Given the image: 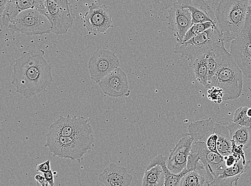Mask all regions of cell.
I'll return each instance as SVG.
<instances>
[{
	"label": "cell",
	"instance_id": "obj_1",
	"mask_svg": "<svg viewBox=\"0 0 251 186\" xmlns=\"http://www.w3.org/2000/svg\"><path fill=\"white\" fill-rule=\"evenodd\" d=\"M13 70L16 92L26 98L45 92L53 81L50 66L38 52H23Z\"/></svg>",
	"mask_w": 251,
	"mask_h": 186
},
{
	"label": "cell",
	"instance_id": "obj_2",
	"mask_svg": "<svg viewBox=\"0 0 251 186\" xmlns=\"http://www.w3.org/2000/svg\"><path fill=\"white\" fill-rule=\"evenodd\" d=\"M217 63V71L210 82L209 89L217 86L224 92V101L235 100L243 91V73L225 45L212 50Z\"/></svg>",
	"mask_w": 251,
	"mask_h": 186
},
{
	"label": "cell",
	"instance_id": "obj_3",
	"mask_svg": "<svg viewBox=\"0 0 251 186\" xmlns=\"http://www.w3.org/2000/svg\"><path fill=\"white\" fill-rule=\"evenodd\" d=\"M249 0H220L215 16L224 42L235 39L246 22Z\"/></svg>",
	"mask_w": 251,
	"mask_h": 186
},
{
	"label": "cell",
	"instance_id": "obj_4",
	"mask_svg": "<svg viewBox=\"0 0 251 186\" xmlns=\"http://www.w3.org/2000/svg\"><path fill=\"white\" fill-rule=\"evenodd\" d=\"M94 144V136H64L49 131L45 147L54 157L80 161Z\"/></svg>",
	"mask_w": 251,
	"mask_h": 186
},
{
	"label": "cell",
	"instance_id": "obj_5",
	"mask_svg": "<svg viewBox=\"0 0 251 186\" xmlns=\"http://www.w3.org/2000/svg\"><path fill=\"white\" fill-rule=\"evenodd\" d=\"M225 42L219 25L207 29L202 33L183 43H177L174 53L185 56L191 63L198 57L208 53Z\"/></svg>",
	"mask_w": 251,
	"mask_h": 186
},
{
	"label": "cell",
	"instance_id": "obj_6",
	"mask_svg": "<svg viewBox=\"0 0 251 186\" xmlns=\"http://www.w3.org/2000/svg\"><path fill=\"white\" fill-rule=\"evenodd\" d=\"M8 27L11 33L36 36L51 33V25L40 10L30 9L22 11Z\"/></svg>",
	"mask_w": 251,
	"mask_h": 186
},
{
	"label": "cell",
	"instance_id": "obj_7",
	"mask_svg": "<svg viewBox=\"0 0 251 186\" xmlns=\"http://www.w3.org/2000/svg\"><path fill=\"white\" fill-rule=\"evenodd\" d=\"M230 54L245 76L251 79V7L249 6L242 31L231 42Z\"/></svg>",
	"mask_w": 251,
	"mask_h": 186
},
{
	"label": "cell",
	"instance_id": "obj_8",
	"mask_svg": "<svg viewBox=\"0 0 251 186\" xmlns=\"http://www.w3.org/2000/svg\"><path fill=\"white\" fill-rule=\"evenodd\" d=\"M40 11L51 23V33L65 34L73 26L75 15L69 0H46V7Z\"/></svg>",
	"mask_w": 251,
	"mask_h": 186
},
{
	"label": "cell",
	"instance_id": "obj_9",
	"mask_svg": "<svg viewBox=\"0 0 251 186\" xmlns=\"http://www.w3.org/2000/svg\"><path fill=\"white\" fill-rule=\"evenodd\" d=\"M49 131L64 136H92L94 132L88 120L80 116H60L50 127Z\"/></svg>",
	"mask_w": 251,
	"mask_h": 186
},
{
	"label": "cell",
	"instance_id": "obj_10",
	"mask_svg": "<svg viewBox=\"0 0 251 186\" xmlns=\"http://www.w3.org/2000/svg\"><path fill=\"white\" fill-rule=\"evenodd\" d=\"M199 160L209 167L215 179L221 175L226 167L223 155L219 152L209 150L205 142L194 141L188 161L191 163L197 164Z\"/></svg>",
	"mask_w": 251,
	"mask_h": 186
},
{
	"label": "cell",
	"instance_id": "obj_11",
	"mask_svg": "<svg viewBox=\"0 0 251 186\" xmlns=\"http://www.w3.org/2000/svg\"><path fill=\"white\" fill-rule=\"evenodd\" d=\"M120 66V61L114 52L98 50L91 55L89 62L91 79L98 83L110 73Z\"/></svg>",
	"mask_w": 251,
	"mask_h": 186
},
{
	"label": "cell",
	"instance_id": "obj_12",
	"mask_svg": "<svg viewBox=\"0 0 251 186\" xmlns=\"http://www.w3.org/2000/svg\"><path fill=\"white\" fill-rule=\"evenodd\" d=\"M84 27L90 34L95 36L113 27L112 16L106 5L92 3L85 14Z\"/></svg>",
	"mask_w": 251,
	"mask_h": 186
},
{
	"label": "cell",
	"instance_id": "obj_13",
	"mask_svg": "<svg viewBox=\"0 0 251 186\" xmlns=\"http://www.w3.org/2000/svg\"><path fill=\"white\" fill-rule=\"evenodd\" d=\"M168 28L174 32L177 43H182L185 34L193 25L191 14L178 2L168 11Z\"/></svg>",
	"mask_w": 251,
	"mask_h": 186
},
{
	"label": "cell",
	"instance_id": "obj_14",
	"mask_svg": "<svg viewBox=\"0 0 251 186\" xmlns=\"http://www.w3.org/2000/svg\"><path fill=\"white\" fill-rule=\"evenodd\" d=\"M98 84L104 94L110 97H127L130 94L126 75L120 67L108 74Z\"/></svg>",
	"mask_w": 251,
	"mask_h": 186
},
{
	"label": "cell",
	"instance_id": "obj_15",
	"mask_svg": "<svg viewBox=\"0 0 251 186\" xmlns=\"http://www.w3.org/2000/svg\"><path fill=\"white\" fill-rule=\"evenodd\" d=\"M194 139L190 135L181 138L171 151L168 159V169L174 174L182 172L186 167Z\"/></svg>",
	"mask_w": 251,
	"mask_h": 186
},
{
	"label": "cell",
	"instance_id": "obj_16",
	"mask_svg": "<svg viewBox=\"0 0 251 186\" xmlns=\"http://www.w3.org/2000/svg\"><path fill=\"white\" fill-rule=\"evenodd\" d=\"M46 0H9L1 17V27H8L22 11L30 9L43 10Z\"/></svg>",
	"mask_w": 251,
	"mask_h": 186
},
{
	"label": "cell",
	"instance_id": "obj_17",
	"mask_svg": "<svg viewBox=\"0 0 251 186\" xmlns=\"http://www.w3.org/2000/svg\"><path fill=\"white\" fill-rule=\"evenodd\" d=\"M98 178L106 186H127L133 180V177L126 168L115 163L110 164Z\"/></svg>",
	"mask_w": 251,
	"mask_h": 186
},
{
	"label": "cell",
	"instance_id": "obj_18",
	"mask_svg": "<svg viewBox=\"0 0 251 186\" xmlns=\"http://www.w3.org/2000/svg\"><path fill=\"white\" fill-rule=\"evenodd\" d=\"M178 2L189 9L193 25L207 22L218 23L215 14L204 0H179Z\"/></svg>",
	"mask_w": 251,
	"mask_h": 186
},
{
	"label": "cell",
	"instance_id": "obj_19",
	"mask_svg": "<svg viewBox=\"0 0 251 186\" xmlns=\"http://www.w3.org/2000/svg\"><path fill=\"white\" fill-rule=\"evenodd\" d=\"M214 182L215 178L209 167L199 160L195 170L185 174L181 180L179 186H212Z\"/></svg>",
	"mask_w": 251,
	"mask_h": 186
},
{
	"label": "cell",
	"instance_id": "obj_20",
	"mask_svg": "<svg viewBox=\"0 0 251 186\" xmlns=\"http://www.w3.org/2000/svg\"><path fill=\"white\" fill-rule=\"evenodd\" d=\"M251 164V161L242 158L238 159L234 165L226 167L224 173L215 179L212 186H237L238 180Z\"/></svg>",
	"mask_w": 251,
	"mask_h": 186
},
{
	"label": "cell",
	"instance_id": "obj_21",
	"mask_svg": "<svg viewBox=\"0 0 251 186\" xmlns=\"http://www.w3.org/2000/svg\"><path fill=\"white\" fill-rule=\"evenodd\" d=\"M215 125L211 118L196 121L189 125L188 133H186L193 138L194 141L206 144L208 139L214 133Z\"/></svg>",
	"mask_w": 251,
	"mask_h": 186
},
{
	"label": "cell",
	"instance_id": "obj_22",
	"mask_svg": "<svg viewBox=\"0 0 251 186\" xmlns=\"http://www.w3.org/2000/svg\"><path fill=\"white\" fill-rule=\"evenodd\" d=\"M214 133L218 139L217 148L218 152L224 157L231 154L232 139L229 127V123L218 122L215 123Z\"/></svg>",
	"mask_w": 251,
	"mask_h": 186
},
{
	"label": "cell",
	"instance_id": "obj_23",
	"mask_svg": "<svg viewBox=\"0 0 251 186\" xmlns=\"http://www.w3.org/2000/svg\"><path fill=\"white\" fill-rule=\"evenodd\" d=\"M168 157L163 156L162 155L157 156L150 162L147 169L149 170L157 165L161 166L165 175V186H179L181 180L189 171L185 168L182 172L178 174L172 173L168 168Z\"/></svg>",
	"mask_w": 251,
	"mask_h": 186
},
{
	"label": "cell",
	"instance_id": "obj_24",
	"mask_svg": "<svg viewBox=\"0 0 251 186\" xmlns=\"http://www.w3.org/2000/svg\"><path fill=\"white\" fill-rule=\"evenodd\" d=\"M232 141L237 145H242L244 149L251 145V127H245L233 123H229Z\"/></svg>",
	"mask_w": 251,
	"mask_h": 186
},
{
	"label": "cell",
	"instance_id": "obj_25",
	"mask_svg": "<svg viewBox=\"0 0 251 186\" xmlns=\"http://www.w3.org/2000/svg\"><path fill=\"white\" fill-rule=\"evenodd\" d=\"M207 53L198 57L191 63L198 82L208 88V68Z\"/></svg>",
	"mask_w": 251,
	"mask_h": 186
},
{
	"label": "cell",
	"instance_id": "obj_26",
	"mask_svg": "<svg viewBox=\"0 0 251 186\" xmlns=\"http://www.w3.org/2000/svg\"><path fill=\"white\" fill-rule=\"evenodd\" d=\"M165 175L162 168L159 165L146 170L142 180L143 186H165Z\"/></svg>",
	"mask_w": 251,
	"mask_h": 186
},
{
	"label": "cell",
	"instance_id": "obj_27",
	"mask_svg": "<svg viewBox=\"0 0 251 186\" xmlns=\"http://www.w3.org/2000/svg\"><path fill=\"white\" fill-rule=\"evenodd\" d=\"M217 25H219L218 23H213L211 22L196 23V24H194L189 29V30L187 31L182 43L188 41V40H190L192 38H193L197 36V35L206 31L207 29Z\"/></svg>",
	"mask_w": 251,
	"mask_h": 186
},
{
	"label": "cell",
	"instance_id": "obj_28",
	"mask_svg": "<svg viewBox=\"0 0 251 186\" xmlns=\"http://www.w3.org/2000/svg\"><path fill=\"white\" fill-rule=\"evenodd\" d=\"M224 92L223 89L217 86H212L208 90L207 97L210 101L220 104L223 102Z\"/></svg>",
	"mask_w": 251,
	"mask_h": 186
},
{
	"label": "cell",
	"instance_id": "obj_29",
	"mask_svg": "<svg viewBox=\"0 0 251 186\" xmlns=\"http://www.w3.org/2000/svg\"><path fill=\"white\" fill-rule=\"evenodd\" d=\"M207 55L208 68V82L209 86L210 82H211V80L214 77L216 71H217V63L215 59L212 51L208 52L207 53Z\"/></svg>",
	"mask_w": 251,
	"mask_h": 186
},
{
	"label": "cell",
	"instance_id": "obj_30",
	"mask_svg": "<svg viewBox=\"0 0 251 186\" xmlns=\"http://www.w3.org/2000/svg\"><path fill=\"white\" fill-rule=\"evenodd\" d=\"M248 107H242L236 110L232 121L240 125L242 121L247 117Z\"/></svg>",
	"mask_w": 251,
	"mask_h": 186
},
{
	"label": "cell",
	"instance_id": "obj_31",
	"mask_svg": "<svg viewBox=\"0 0 251 186\" xmlns=\"http://www.w3.org/2000/svg\"><path fill=\"white\" fill-rule=\"evenodd\" d=\"M179 0H155V4L158 5L162 11L170 9L174 4L177 3Z\"/></svg>",
	"mask_w": 251,
	"mask_h": 186
},
{
	"label": "cell",
	"instance_id": "obj_32",
	"mask_svg": "<svg viewBox=\"0 0 251 186\" xmlns=\"http://www.w3.org/2000/svg\"><path fill=\"white\" fill-rule=\"evenodd\" d=\"M244 150V149L242 145H237L232 141V149L231 154L234 156L237 159H239L242 158L244 159H246V158H245Z\"/></svg>",
	"mask_w": 251,
	"mask_h": 186
},
{
	"label": "cell",
	"instance_id": "obj_33",
	"mask_svg": "<svg viewBox=\"0 0 251 186\" xmlns=\"http://www.w3.org/2000/svg\"><path fill=\"white\" fill-rule=\"evenodd\" d=\"M218 136L215 133L208 139L206 143L207 146L209 150L214 152H218L217 148Z\"/></svg>",
	"mask_w": 251,
	"mask_h": 186
},
{
	"label": "cell",
	"instance_id": "obj_34",
	"mask_svg": "<svg viewBox=\"0 0 251 186\" xmlns=\"http://www.w3.org/2000/svg\"><path fill=\"white\" fill-rule=\"evenodd\" d=\"M51 170L50 160H48L43 162L42 164H38L37 167V171L42 172H48Z\"/></svg>",
	"mask_w": 251,
	"mask_h": 186
},
{
	"label": "cell",
	"instance_id": "obj_35",
	"mask_svg": "<svg viewBox=\"0 0 251 186\" xmlns=\"http://www.w3.org/2000/svg\"><path fill=\"white\" fill-rule=\"evenodd\" d=\"M44 176L47 181L49 182L50 186H53L54 185V174L51 170L48 172L44 173Z\"/></svg>",
	"mask_w": 251,
	"mask_h": 186
},
{
	"label": "cell",
	"instance_id": "obj_36",
	"mask_svg": "<svg viewBox=\"0 0 251 186\" xmlns=\"http://www.w3.org/2000/svg\"><path fill=\"white\" fill-rule=\"evenodd\" d=\"M35 179H36L37 185L38 186H50V184L48 181H47L45 177L41 175V174H37V175L35 177Z\"/></svg>",
	"mask_w": 251,
	"mask_h": 186
},
{
	"label": "cell",
	"instance_id": "obj_37",
	"mask_svg": "<svg viewBox=\"0 0 251 186\" xmlns=\"http://www.w3.org/2000/svg\"><path fill=\"white\" fill-rule=\"evenodd\" d=\"M9 0H0V16L2 15Z\"/></svg>",
	"mask_w": 251,
	"mask_h": 186
},
{
	"label": "cell",
	"instance_id": "obj_38",
	"mask_svg": "<svg viewBox=\"0 0 251 186\" xmlns=\"http://www.w3.org/2000/svg\"><path fill=\"white\" fill-rule=\"evenodd\" d=\"M247 115L249 116V117H251V108H249L248 109Z\"/></svg>",
	"mask_w": 251,
	"mask_h": 186
},
{
	"label": "cell",
	"instance_id": "obj_39",
	"mask_svg": "<svg viewBox=\"0 0 251 186\" xmlns=\"http://www.w3.org/2000/svg\"><path fill=\"white\" fill-rule=\"evenodd\" d=\"M249 6L251 7V0H249Z\"/></svg>",
	"mask_w": 251,
	"mask_h": 186
}]
</instances>
